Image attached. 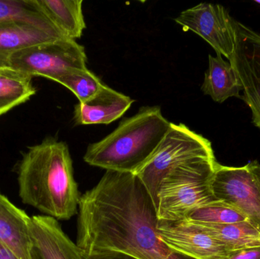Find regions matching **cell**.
I'll return each mask as SVG.
<instances>
[{"label": "cell", "mask_w": 260, "mask_h": 259, "mask_svg": "<svg viewBox=\"0 0 260 259\" xmlns=\"http://www.w3.org/2000/svg\"><path fill=\"white\" fill-rule=\"evenodd\" d=\"M78 214L76 245L85 256L118 252L137 259H195L161 240L155 205L134 173L106 171L81 196Z\"/></svg>", "instance_id": "obj_1"}, {"label": "cell", "mask_w": 260, "mask_h": 259, "mask_svg": "<svg viewBox=\"0 0 260 259\" xmlns=\"http://www.w3.org/2000/svg\"><path fill=\"white\" fill-rule=\"evenodd\" d=\"M17 173L18 196L24 205L57 220L77 214L81 196L67 143L49 137L29 147Z\"/></svg>", "instance_id": "obj_2"}, {"label": "cell", "mask_w": 260, "mask_h": 259, "mask_svg": "<svg viewBox=\"0 0 260 259\" xmlns=\"http://www.w3.org/2000/svg\"><path fill=\"white\" fill-rule=\"evenodd\" d=\"M171 124L160 106H144L108 136L89 144L84 161L106 171L136 173L157 150Z\"/></svg>", "instance_id": "obj_3"}, {"label": "cell", "mask_w": 260, "mask_h": 259, "mask_svg": "<svg viewBox=\"0 0 260 259\" xmlns=\"http://www.w3.org/2000/svg\"><path fill=\"white\" fill-rule=\"evenodd\" d=\"M217 164L213 154L183 161L170 170L157 193L158 220H183L197 208L218 202L211 188Z\"/></svg>", "instance_id": "obj_4"}, {"label": "cell", "mask_w": 260, "mask_h": 259, "mask_svg": "<svg viewBox=\"0 0 260 259\" xmlns=\"http://www.w3.org/2000/svg\"><path fill=\"white\" fill-rule=\"evenodd\" d=\"M213 154L212 144L207 138L183 123H171L157 150L134 174L143 184L156 206L160 182L170 170L183 161Z\"/></svg>", "instance_id": "obj_5"}, {"label": "cell", "mask_w": 260, "mask_h": 259, "mask_svg": "<svg viewBox=\"0 0 260 259\" xmlns=\"http://www.w3.org/2000/svg\"><path fill=\"white\" fill-rule=\"evenodd\" d=\"M83 46L70 38L32 46L9 57L7 66L28 76H42L56 82L71 70L87 68Z\"/></svg>", "instance_id": "obj_6"}, {"label": "cell", "mask_w": 260, "mask_h": 259, "mask_svg": "<svg viewBox=\"0 0 260 259\" xmlns=\"http://www.w3.org/2000/svg\"><path fill=\"white\" fill-rule=\"evenodd\" d=\"M211 188L217 200L241 211L260 231V164L257 161L241 167L218 163Z\"/></svg>", "instance_id": "obj_7"}, {"label": "cell", "mask_w": 260, "mask_h": 259, "mask_svg": "<svg viewBox=\"0 0 260 259\" xmlns=\"http://www.w3.org/2000/svg\"><path fill=\"white\" fill-rule=\"evenodd\" d=\"M235 49L229 59L239 79L243 99L260 129V34L245 24L234 21Z\"/></svg>", "instance_id": "obj_8"}, {"label": "cell", "mask_w": 260, "mask_h": 259, "mask_svg": "<svg viewBox=\"0 0 260 259\" xmlns=\"http://www.w3.org/2000/svg\"><path fill=\"white\" fill-rule=\"evenodd\" d=\"M185 31L191 30L209 43L217 54L230 59L235 49V19L224 6L200 3L183 11L174 19Z\"/></svg>", "instance_id": "obj_9"}, {"label": "cell", "mask_w": 260, "mask_h": 259, "mask_svg": "<svg viewBox=\"0 0 260 259\" xmlns=\"http://www.w3.org/2000/svg\"><path fill=\"white\" fill-rule=\"evenodd\" d=\"M157 232L171 249L195 259H225L231 252L201 225L187 219L158 220Z\"/></svg>", "instance_id": "obj_10"}, {"label": "cell", "mask_w": 260, "mask_h": 259, "mask_svg": "<svg viewBox=\"0 0 260 259\" xmlns=\"http://www.w3.org/2000/svg\"><path fill=\"white\" fill-rule=\"evenodd\" d=\"M30 234L39 259H83L81 249L53 217L32 216Z\"/></svg>", "instance_id": "obj_11"}, {"label": "cell", "mask_w": 260, "mask_h": 259, "mask_svg": "<svg viewBox=\"0 0 260 259\" xmlns=\"http://www.w3.org/2000/svg\"><path fill=\"white\" fill-rule=\"evenodd\" d=\"M30 220L0 192V242L19 259H39L30 234Z\"/></svg>", "instance_id": "obj_12"}, {"label": "cell", "mask_w": 260, "mask_h": 259, "mask_svg": "<svg viewBox=\"0 0 260 259\" xmlns=\"http://www.w3.org/2000/svg\"><path fill=\"white\" fill-rule=\"evenodd\" d=\"M134 101L129 96L105 85L92 98L75 106V124H110L123 117Z\"/></svg>", "instance_id": "obj_13"}, {"label": "cell", "mask_w": 260, "mask_h": 259, "mask_svg": "<svg viewBox=\"0 0 260 259\" xmlns=\"http://www.w3.org/2000/svg\"><path fill=\"white\" fill-rule=\"evenodd\" d=\"M67 38L28 23H0V66H7L9 57L32 46Z\"/></svg>", "instance_id": "obj_14"}, {"label": "cell", "mask_w": 260, "mask_h": 259, "mask_svg": "<svg viewBox=\"0 0 260 259\" xmlns=\"http://www.w3.org/2000/svg\"><path fill=\"white\" fill-rule=\"evenodd\" d=\"M202 91L214 101L221 103L232 97H240L241 83L229 61L221 54L209 56V68L205 73Z\"/></svg>", "instance_id": "obj_15"}, {"label": "cell", "mask_w": 260, "mask_h": 259, "mask_svg": "<svg viewBox=\"0 0 260 259\" xmlns=\"http://www.w3.org/2000/svg\"><path fill=\"white\" fill-rule=\"evenodd\" d=\"M44 15L66 38L79 39L86 27L82 0H36Z\"/></svg>", "instance_id": "obj_16"}, {"label": "cell", "mask_w": 260, "mask_h": 259, "mask_svg": "<svg viewBox=\"0 0 260 259\" xmlns=\"http://www.w3.org/2000/svg\"><path fill=\"white\" fill-rule=\"evenodd\" d=\"M32 78L11 67L0 66V117L36 93Z\"/></svg>", "instance_id": "obj_17"}, {"label": "cell", "mask_w": 260, "mask_h": 259, "mask_svg": "<svg viewBox=\"0 0 260 259\" xmlns=\"http://www.w3.org/2000/svg\"><path fill=\"white\" fill-rule=\"evenodd\" d=\"M198 224L224 244L231 252L260 246V231L249 220L228 225Z\"/></svg>", "instance_id": "obj_18"}, {"label": "cell", "mask_w": 260, "mask_h": 259, "mask_svg": "<svg viewBox=\"0 0 260 259\" xmlns=\"http://www.w3.org/2000/svg\"><path fill=\"white\" fill-rule=\"evenodd\" d=\"M9 21L28 23L62 35L44 15L36 0H0V23Z\"/></svg>", "instance_id": "obj_19"}, {"label": "cell", "mask_w": 260, "mask_h": 259, "mask_svg": "<svg viewBox=\"0 0 260 259\" xmlns=\"http://www.w3.org/2000/svg\"><path fill=\"white\" fill-rule=\"evenodd\" d=\"M56 82L70 90L79 103L92 98L105 86L102 80L88 68L71 70L58 79Z\"/></svg>", "instance_id": "obj_20"}, {"label": "cell", "mask_w": 260, "mask_h": 259, "mask_svg": "<svg viewBox=\"0 0 260 259\" xmlns=\"http://www.w3.org/2000/svg\"><path fill=\"white\" fill-rule=\"evenodd\" d=\"M186 219L197 223L213 225H228L248 220L241 211L220 201L197 208Z\"/></svg>", "instance_id": "obj_21"}, {"label": "cell", "mask_w": 260, "mask_h": 259, "mask_svg": "<svg viewBox=\"0 0 260 259\" xmlns=\"http://www.w3.org/2000/svg\"><path fill=\"white\" fill-rule=\"evenodd\" d=\"M225 259H260V246L234 251Z\"/></svg>", "instance_id": "obj_22"}, {"label": "cell", "mask_w": 260, "mask_h": 259, "mask_svg": "<svg viewBox=\"0 0 260 259\" xmlns=\"http://www.w3.org/2000/svg\"><path fill=\"white\" fill-rule=\"evenodd\" d=\"M83 259H137L126 254L118 252H105V253L96 254L91 256H85Z\"/></svg>", "instance_id": "obj_23"}, {"label": "cell", "mask_w": 260, "mask_h": 259, "mask_svg": "<svg viewBox=\"0 0 260 259\" xmlns=\"http://www.w3.org/2000/svg\"><path fill=\"white\" fill-rule=\"evenodd\" d=\"M0 259H19L6 245L0 242Z\"/></svg>", "instance_id": "obj_24"}, {"label": "cell", "mask_w": 260, "mask_h": 259, "mask_svg": "<svg viewBox=\"0 0 260 259\" xmlns=\"http://www.w3.org/2000/svg\"><path fill=\"white\" fill-rule=\"evenodd\" d=\"M256 3H259V4H260V1H256Z\"/></svg>", "instance_id": "obj_25"}]
</instances>
